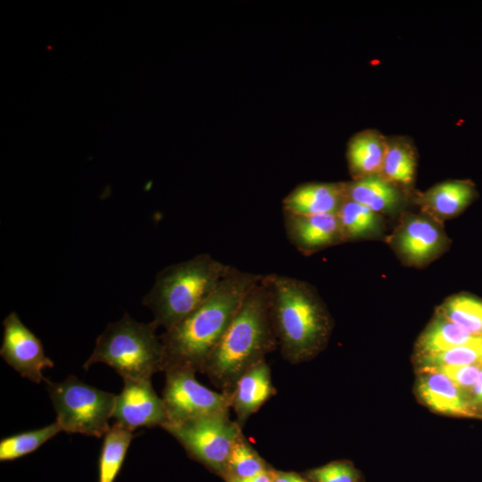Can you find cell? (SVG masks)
<instances>
[{
	"label": "cell",
	"mask_w": 482,
	"mask_h": 482,
	"mask_svg": "<svg viewBox=\"0 0 482 482\" xmlns=\"http://www.w3.org/2000/svg\"><path fill=\"white\" fill-rule=\"evenodd\" d=\"M262 275L232 268L213 294L193 313L165 330L161 340L163 370H201L237 312L249 290Z\"/></svg>",
	"instance_id": "obj_1"
},
{
	"label": "cell",
	"mask_w": 482,
	"mask_h": 482,
	"mask_svg": "<svg viewBox=\"0 0 482 482\" xmlns=\"http://www.w3.org/2000/svg\"><path fill=\"white\" fill-rule=\"evenodd\" d=\"M277 345L270 294L262 278L245 295L201 370L222 387L235 386L239 377Z\"/></svg>",
	"instance_id": "obj_2"
},
{
	"label": "cell",
	"mask_w": 482,
	"mask_h": 482,
	"mask_svg": "<svg viewBox=\"0 0 482 482\" xmlns=\"http://www.w3.org/2000/svg\"><path fill=\"white\" fill-rule=\"evenodd\" d=\"M270 294L274 328L283 356L300 362L316 354L330 332L328 312L307 282L276 273L263 275Z\"/></svg>",
	"instance_id": "obj_3"
},
{
	"label": "cell",
	"mask_w": 482,
	"mask_h": 482,
	"mask_svg": "<svg viewBox=\"0 0 482 482\" xmlns=\"http://www.w3.org/2000/svg\"><path fill=\"white\" fill-rule=\"evenodd\" d=\"M232 268L208 253L171 264L156 275L143 303L153 312L158 327L167 330L197 310Z\"/></svg>",
	"instance_id": "obj_4"
},
{
	"label": "cell",
	"mask_w": 482,
	"mask_h": 482,
	"mask_svg": "<svg viewBox=\"0 0 482 482\" xmlns=\"http://www.w3.org/2000/svg\"><path fill=\"white\" fill-rule=\"evenodd\" d=\"M157 328L154 320L138 322L125 313L98 336L84 369L101 362L122 378H151L156 371L163 370V349Z\"/></svg>",
	"instance_id": "obj_5"
},
{
	"label": "cell",
	"mask_w": 482,
	"mask_h": 482,
	"mask_svg": "<svg viewBox=\"0 0 482 482\" xmlns=\"http://www.w3.org/2000/svg\"><path fill=\"white\" fill-rule=\"evenodd\" d=\"M46 389L62 431L101 437L110 429L116 395L74 376L46 381Z\"/></svg>",
	"instance_id": "obj_6"
},
{
	"label": "cell",
	"mask_w": 482,
	"mask_h": 482,
	"mask_svg": "<svg viewBox=\"0 0 482 482\" xmlns=\"http://www.w3.org/2000/svg\"><path fill=\"white\" fill-rule=\"evenodd\" d=\"M186 449L188 455L212 470L223 472L229 453L242 436L228 413L167 422L162 427Z\"/></svg>",
	"instance_id": "obj_7"
},
{
	"label": "cell",
	"mask_w": 482,
	"mask_h": 482,
	"mask_svg": "<svg viewBox=\"0 0 482 482\" xmlns=\"http://www.w3.org/2000/svg\"><path fill=\"white\" fill-rule=\"evenodd\" d=\"M165 372L162 401L168 416L167 422L228 413L232 406V393L220 394L207 388L196 380L195 370L169 368Z\"/></svg>",
	"instance_id": "obj_8"
},
{
	"label": "cell",
	"mask_w": 482,
	"mask_h": 482,
	"mask_svg": "<svg viewBox=\"0 0 482 482\" xmlns=\"http://www.w3.org/2000/svg\"><path fill=\"white\" fill-rule=\"evenodd\" d=\"M4 334L0 355L21 377L39 384L47 379L45 368H53L54 362L46 356L41 340L21 320L15 312L3 321Z\"/></svg>",
	"instance_id": "obj_9"
},
{
	"label": "cell",
	"mask_w": 482,
	"mask_h": 482,
	"mask_svg": "<svg viewBox=\"0 0 482 482\" xmlns=\"http://www.w3.org/2000/svg\"><path fill=\"white\" fill-rule=\"evenodd\" d=\"M123 388L114 402L115 424L133 431L167 423L162 398L154 390L151 378H123Z\"/></svg>",
	"instance_id": "obj_10"
},
{
	"label": "cell",
	"mask_w": 482,
	"mask_h": 482,
	"mask_svg": "<svg viewBox=\"0 0 482 482\" xmlns=\"http://www.w3.org/2000/svg\"><path fill=\"white\" fill-rule=\"evenodd\" d=\"M417 393L434 411L461 417H481L470 396L436 370L420 368Z\"/></svg>",
	"instance_id": "obj_11"
},
{
	"label": "cell",
	"mask_w": 482,
	"mask_h": 482,
	"mask_svg": "<svg viewBox=\"0 0 482 482\" xmlns=\"http://www.w3.org/2000/svg\"><path fill=\"white\" fill-rule=\"evenodd\" d=\"M283 214L289 242L304 254L344 240L337 213L300 215L283 212Z\"/></svg>",
	"instance_id": "obj_12"
},
{
	"label": "cell",
	"mask_w": 482,
	"mask_h": 482,
	"mask_svg": "<svg viewBox=\"0 0 482 482\" xmlns=\"http://www.w3.org/2000/svg\"><path fill=\"white\" fill-rule=\"evenodd\" d=\"M346 199L345 183H307L283 200V212L300 215L337 213Z\"/></svg>",
	"instance_id": "obj_13"
},
{
	"label": "cell",
	"mask_w": 482,
	"mask_h": 482,
	"mask_svg": "<svg viewBox=\"0 0 482 482\" xmlns=\"http://www.w3.org/2000/svg\"><path fill=\"white\" fill-rule=\"evenodd\" d=\"M273 394L270 368L262 360L244 372L235 384L232 406L238 421H245Z\"/></svg>",
	"instance_id": "obj_14"
},
{
	"label": "cell",
	"mask_w": 482,
	"mask_h": 482,
	"mask_svg": "<svg viewBox=\"0 0 482 482\" xmlns=\"http://www.w3.org/2000/svg\"><path fill=\"white\" fill-rule=\"evenodd\" d=\"M476 196V188L469 180H448L420 194L417 203L428 214L450 218L464 210Z\"/></svg>",
	"instance_id": "obj_15"
},
{
	"label": "cell",
	"mask_w": 482,
	"mask_h": 482,
	"mask_svg": "<svg viewBox=\"0 0 482 482\" xmlns=\"http://www.w3.org/2000/svg\"><path fill=\"white\" fill-rule=\"evenodd\" d=\"M396 244L400 253L413 263L428 260L440 248L442 235L430 220L413 216L401 227Z\"/></svg>",
	"instance_id": "obj_16"
},
{
	"label": "cell",
	"mask_w": 482,
	"mask_h": 482,
	"mask_svg": "<svg viewBox=\"0 0 482 482\" xmlns=\"http://www.w3.org/2000/svg\"><path fill=\"white\" fill-rule=\"evenodd\" d=\"M386 145L387 137L374 129L361 131L350 139L347 159L353 179L380 173Z\"/></svg>",
	"instance_id": "obj_17"
},
{
	"label": "cell",
	"mask_w": 482,
	"mask_h": 482,
	"mask_svg": "<svg viewBox=\"0 0 482 482\" xmlns=\"http://www.w3.org/2000/svg\"><path fill=\"white\" fill-rule=\"evenodd\" d=\"M345 184L347 199L376 213L393 210L402 199L399 187L379 174L362 177Z\"/></svg>",
	"instance_id": "obj_18"
},
{
	"label": "cell",
	"mask_w": 482,
	"mask_h": 482,
	"mask_svg": "<svg viewBox=\"0 0 482 482\" xmlns=\"http://www.w3.org/2000/svg\"><path fill=\"white\" fill-rule=\"evenodd\" d=\"M482 342L474 336L436 312L416 344L417 357L437 353L447 349Z\"/></svg>",
	"instance_id": "obj_19"
},
{
	"label": "cell",
	"mask_w": 482,
	"mask_h": 482,
	"mask_svg": "<svg viewBox=\"0 0 482 482\" xmlns=\"http://www.w3.org/2000/svg\"><path fill=\"white\" fill-rule=\"evenodd\" d=\"M416 152L403 137H387L386 151L379 175L397 187L410 186L416 172Z\"/></svg>",
	"instance_id": "obj_20"
},
{
	"label": "cell",
	"mask_w": 482,
	"mask_h": 482,
	"mask_svg": "<svg viewBox=\"0 0 482 482\" xmlns=\"http://www.w3.org/2000/svg\"><path fill=\"white\" fill-rule=\"evenodd\" d=\"M133 431L113 423L104 434L98 459L97 482H114L119 476L129 445Z\"/></svg>",
	"instance_id": "obj_21"
},
{
	"label": "cell",
	"mask_w": 482,
	"mask_h": 482,
	"mask_svg": "<svg viewBox=\"0 0 482 482\" xmlns=\"http://www.w3.org/2000/svg\"><path fill=\"white\" fill-rule=\"evenodd\" d=\"M62 431L57 421L40 428L6 436L0 441V461H11L24 457L41 447Z\"/></svg>",
	"instance_id": "obj_22"
},
{
	"label": "cell",
	"mask_w": 482,
	"mask_h": 482,
	"mask_svg": "<svg viewBox=\"0 0 482 482\" xmlns=\"http://www.w3.org/2000/svg\"><path fill=\"white\" fill-rule=\"evenodd\" d=\"M437 313L469 333L482 337V301L468 295L449 297Z\"/></svg>",
	"instance_id": "obj_23"
},
{
	"label": "cell",
	"mask_w": 482,
	"mask_h": 482,
	"mask_svg": "<svg viewBox=\"0 0 482 482\" xmlns=\"http://www.w3.org/2000/svg\"><path fill=\"white\" fill-rule=\"evenodd\" d=\"M337 216L344 240L366 237L378 228V213L347 198L337 212Z\"/></svg>",
	"instance_id": "obj_24"
},
{
	"label": "cell",
	"mask_w": 482,
	"mask_h": 482,
	"mask_svg": "<svg viewBox=\"0 0 482 482\" xmlns=\"http://www.w3.org/2000/svg\"><path fill=\"white\" fill-rule=\"evenodd\" d=\"M267 470L264 461L241 436L229 453L223 472L229 480L252 477Z\"/></svg>",
	"instance_id": "obj_25"
},
{
	"label": "cell",
	"mask_w": 482,
	"mask_h": 482,
	"mask_svg": "<svg viewBox=\"0 0 482 482\" xmlns=\"http://www.w3.org/2000/svg\"><path fill=\"white\" fill-rule=\"evenodd\" d=\"M418 362L420 368L482 363V342L459 345L437 353L420 357Z\"/></svg>",
	"instance_id": "obj_26"
},
{
	"label": "cell",
	"mask_w": 482,
	"mask_h": 482,
	"mask_svg": "<svg viewBox=\"0 0 482 482\" xmlns=\"http://www.w3.org/2000/svg\"><path fill=\"white\" fill-rule=\"evenodd\" d=\"M310 478L315 482H356L358 475L351 464L336 461L312 470Z\"/></svg>",
	"instance_id": "obj_27"
},
{
	"label": "cell",
	"mask_w": 482,
	"mask_h": 482,
	"mask_svg": "<svg viewBox=\"0 0 482 482\" xmlns=\"http://www.w3.org/2000/svg\"><path fill=\"white\" fill-rule=\"evenodd\" d=\"M430 368V367H421ZM447 376L469 395L482 370V363L431 368Z\"/></svg>",
	"instance_id": "obj_28"
},
{
	"label": "cell",
	"mask_w": 482,
	"mask_h": 482,
	"mask_svg": "<svg viewBox=\"0 0 482 482\" xmlns=\"http://www.w3.org/2000/svg\"><path fill=\"white\" fill-rule=\"evenodd\" d=\"M274 470H267L257 475L244 478H235L229 479L228 482H273L275 478Z\"/></svg>",
	"instance_id": "obj_29"
},
{
	"label": "cell",
	"mask_w": 482,
	"mask_h": 482,
	"mask_svg": "<svg viewBox=\"0 0 482 482\" xmlns=\"http://www.w3.org/2000/svg\"><path fill=\"white\" fill-rule=\"evenodd\" d=\"M470 396L478 408L482 405V370L470 393Z\"/></svg>",
	"instance_id": "obj_30"
},
{
	"label": "cell",
	"mask_w": 482,
	"mask_h": 482,
	"mask_svg": "<svg viewBox=\"0 0 482 482\" xmlns=\"http://www.w3.org/2000/svg\"><path fill=\"white\" fill-rule=\"evenodd\" d=\"M273 482H309L295 473L275 472Z\"/></svg>",
	"instance_id": "obj_31"
}]
</instances>
